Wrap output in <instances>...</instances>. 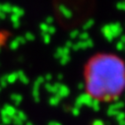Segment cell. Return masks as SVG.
<instances>
[{
    "instance_id": "cell-1",
    "label": "cell",
    "mask_w": 125,
    "mask_h": 125,
    "mask_svg": "<svg viewBox=\"0 0 125 125\" xmlns=\"http://www.w3.org/2000/svg\"><path fill=\"white\" fill-rule=\"evenodd\" d=\"M85 91L90 99L111 103L125 91V61L110 52L91 56L83 68Z\"/></svg>"
}]
</instances>
